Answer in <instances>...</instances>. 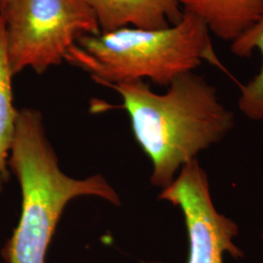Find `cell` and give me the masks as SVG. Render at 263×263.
Listing matches in <instances>:
<instances>
[{
	"label": "cell",
	"mask_w": 263,
	"mask_h": 263,
	"mask_svg": "<svg viewBox=\"0 0 263 263\" xmlns=\"http://www.w3.org/2000/svg\"><path fill=\"white\" fill-rule=\"evenodd\" d=\"M105 87L121 97L134 137L151 160V183L157 187L169 186L179 168L234 126V114L220 103L216 88L193 71L175 78L164 94L143 80Z\"/></svg>",
	"instance_id": "6da1fadb"
},
{
	"label": "cell",
	"mask_w": 263,
	"mask_h": 263,
	"mask_svg": "<svg viewBox=\"0 0 263 263\" xmlns=\"http://www.w3.org/2000/svg\"><path fill=\"white\" fill-rule=\"evenodd\" d=\"M8 167L19 182L22 210L18 226L1 250L6 263H46L57 226L72 199L94 196L120 205L104 176L77 179L62 171L36 108L18 110Z\"/></svg>",
	"instance_id": "7a4b0ae2"
},
{
	"label": "cell",
	"mask_w": 263,
	"mask_h": 263,
	"mask_svg": "<svg viewBox=\"0 0 263 263\" xmlns=\"http://www.w3.org/2000/svg\"><path fill=\"white\" fill-rule=\"evenodd\" d=\"M66 62L104 86L149 79L168 87L203 62L222 68L206 25L185 12L179 23L166 28L124 27L84 35L69 49Z\"/></svg>",
	"instance_id": "3957f363"
},
{
	"label": "cell",
	"mask_w": 263,
	"mask_h": 263,
	"mask_svg": "<svg viewBox=\"0 0 263 263\" xmlns=\"http://www.w3.org/2000/svg\"><path fill=\"white\" fill-rule=\"evenodd\" d=\"M0 16L14 76L28 68L43 74L66 61L79 38L102 32L85 0H11Z\"/></svg>",
	"instance_id": "277c9868"
},
{
	"label": "cell",
	"mask_w": 263,
	"mask_h": 263,
	"mask_svg": "<svg viewBox=\"0 0 263 263\" xmlns=\"http://www.w3.org/2000/svg\"><path fill=\"white\" fill-rule=\"evenodd\" d=\"M159 199L180 208L183 214L189 239L187 263H223L226 253L243 257L233 241L238 226L216 211L207 175L197 160L181 168L178 179L163 189Z\"/></svg>",
	"instance_id": "5b68a950"
},
{
	"label": "cell",
	"mask_w": 263,
	"mask_h": 263,
	"mask_svg": "<svg viewBox=\"0 0 263 263\" xmlns=\"http://www.w3.org/2000/svg\"><path fill=\"white\" fill-rule=\"evenodd\" d=\"M96 14L102 32L124 27L160 29L183 16L179 0H85Z\"/></svg>",
	"instance_id": "8992f818"
},
{
	"label": "cell",
	"mask_w": 263,
	"mask_h": 263,
	"mask_svg": "<svg viewBox=\"0 0 263 263\" xmlns=\"http://www.w3.org/2000/svg\"><path fill=\"white\" fill-rule=\"evenodd\" d=\"M181 9L201 20L209 31L232 42L263 15V0H179Z\"/></svg>",
	"instance_id": "52a82bcc"
},
{
	"label": "cell",
	"mask_w": 263,
	"mask_h": 263,
	"mask_svg": "<svg viewBox=\"0 0 263 263\" xmlns=\"http://www.w3.org/2000/svg\"><path fill=\"white\" fill-rule=\"evenodd\" d=\"M13 77L6 53L4 23L0 16V193L9 179L8 159L19 110L14 105Z\"/></svg>",
	"instance_id": "ba28073f"
},
{
	"label": "cell",
	"mask_w": 263,
	"mask_h": 263,
	"mask_svg": "<svg viewBox=\"0 0 263 263\" xmlns=\"http://www.w3.org/2000/svg\"><path fill=\"white\" fill-rule=\"evenodd\" d=\"M258 50L261 56L259 72L246 85L241 86L239 108L252 120H263V15L254 25L231 42L230 51L240 58L252 56Z\"/></svg>",
	"instance_id": "9c48e42d"
},
{
	"label": "cell",
	"mask_w": 263,
	"mask_h": 263,
	"mask_svg": "<svg viewBox=\"0 0 263 263\" xmlns=\"http://www.w3.org/2000/svg\"><path fill=\"white\" fill-rule=\"evenodd\" d=\"M11 0H0V13L7 7Z\"/></svg>",
	"instance_id": "30bf717a"
},
{
	"label": "cell",
	"mask_w": 263,
	"mask_h": 263,
	"mask_svg": "<svg viewBox=\"0 0 263 263\" xmlns=\"http://www.w3.org/2000/svg\"><path fill=\"white\" fill-rule=\"evenodd\" d=\"M262 239H263V230H262Z\"/></svg>",
	"instance_id": "8fae6325"
}]
</instances>
